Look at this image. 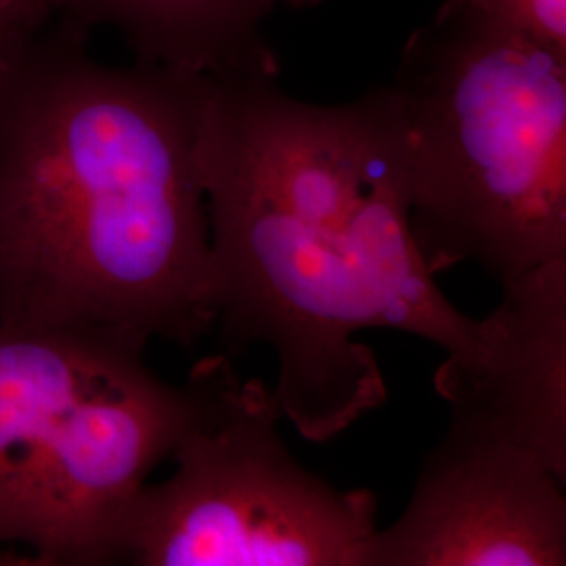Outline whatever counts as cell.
<instances>
[{
    "mask_svg": "<svg viewBox=\"0 0 566 566\" xmlns=\"http://www.w3.org/2000/svg\"><path fill=\"white\" fill-rule=\"evenodd\" d=\"M23 39H25V34H21L11 21L0 13V63L7 60V55L13 51V46Z\"/></svg>",
    "mask_w": 566,
    "mask_h": 566,
    "instance_id": "8fae6325",
    "label": "cell"
},
{
    "mask_svg": "<svg viewBox=\"0 0 566 566\" xmlns=\"http://www.w3.org/2000/svg\"><path fill=\"white\" fill-rule=\"evenodd\" d=\"M60 4L61 0H0V13L28 36L57 18Z\"/></svg>",
    "mask_w": 566,
    "mask_h": 566,
    "instance_id": "30bf717a",
    "label": "cell"
},
{
    "mask_svg": "<svg viewBox=\"0 0 566 566\" xmlns=\"http://www.w3.org/2000/svg\"><path fill=\"white\" fill-rule=\"evenodd\" d=\"M411 229L432 275L500 285L566 256V51L446 0L407 39Z\"/></svg>",
    "mask_w": 566,
    "mask_h": 566,
    "instance_id": "3957f363",
    "label": "cell"
},
{
    "mask_svg": "<svg viewBox=\"0 0 566 566\" xmlns=\"http://www.w3.org/2000/svg\"><path fill=\"white\" fill-rule=\"evenodd\" d=\"M203 364L202 411L172 449L175 472L137 495L116 565H369L376 493L306 470L271 388L242 380L224 353Z\"/></svg>",
    "mask_w": 566,
    "mask_h": 566,
    "instance_id": "5b68a950",
    "label": "cell"
},
{
    "mask_svg": "<svg viewBox=\"0 0 566 566\" xmlns=\"http://www.w3.org/2000/svg\"><path fill=\"white\" fill-rule=\"evenodd\" d=\"M51 21L0 63V324L191 348L214 327L208 78L107 65Z\"/></svg>",
    "mask_w": 566,
    "mask_h": 566,
    "instance_id": "7a4b0ae2",
    "label": "cell"
},
{
    "mask_svg": "<svg viewBox=\"0 0 566 566\" xmlns=\"http://www.w3.org/2000/svg\"><path fill=\"white\" fill-rule=\"evenodd\" d=\"M566 51V0H453Z\"/></svg>",
    "mask_w": 566,
    "mask_h": 566,
    "instance_id": "9c48e42d",
    "label": "cell"
},
{
    "mask_svg": "<svg viewBox=\"0 0 566 566\" xmlns=\"http://www.w3.org/2000/svg\"><path fill=\"white\" fill-rule=\"evenodd\" d=\"M565 565V481L504 432L451 411L367 566Z\"/></svg>",
    "mask_w": 566,
    "mask_h": 566,
    "instance_id": "8992f818",
    "label": "cell"
},
{
    "mask_svg": "<svg viewBox=\"0 0 566 566\" xmlns=\"http://www.w3.org/2000/svg\"><path fill=\"white\" fill-rule=\"evenodd\" d=\"M145 346L0 324V547L32 549L34 565L118 563L137 495L208 395L203 359L168 385Z\"/></svg>",
    "mask_w": 566,
    "mask_h": 566,
    "instance_id": "277c9868",
    "label": "cell"
},
{
    "mask_svg": "<svg viewBox=\"0 0 566 566\" xmlns=\"http://www.w3.org/2000/svg\"><path fill=\"white\" fill-rule=\"evenodd\" d=\"M434 388L449 411L504 432L566 481V256L502 285L465 359H447Z\"/></svg>",
    "mask_w": 566,
    "mask_h": 566,
    "instance_id": "52a82bcc",
    "label": "cell"
},
{
    "mask_svg": "<svg viewBox=\"0 0 566 566\" xmlns=\"http://www.w3.org/2000/svg\"><path fill=\"white\" fill-rule=\"evenodd\" d=\"M277 2L290 4V7H296V9H308V7H317V4H322L324 0H277Z\"/></svg>",
    "mask_w": 566,
    "mask_h": 566,
    "instance_id": "7c38bea8",
    "label": "cell"
},
{
    "mask_svg": "<svg viewBox=\"0 0 566 566\" xmlns=\"http://www.w3.org/2000/svg\"><path fill=\"white\" fill-rule=\"evenodd\" d=\"M277 0H61L57 18L88 32L112 28L135 61L182 76H269L282 63L264 23Z\"/></svg>",
    "mask_w": 566,
    "mask_h": 566,
    "instance_id": "ba28073f",
    "label": "cell"
},
{
    "mask_svg": "<svg viewBox=\"0 0 566 566\" xmlns=\"http://www.w3.org/2000/svg\"><path fill=\"white\" fill-rule=\"evenodd\" d=\"M277 81L206 84L198 158L214 327L227 357L273 350L283 420L325 443L388 399L359 332L397 329L465 359L481 319L447 298L418 250L395 88L319 105Z\"/></svg>",
    "mask_w": 566,
    "mask_h": 566,
    "instance_id": "6da1fadb",
    "label": "cell"
}]
</instances>
